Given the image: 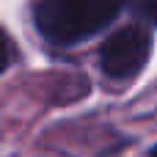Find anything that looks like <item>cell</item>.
<instances>
[{
    "label": "cell",
    "instance_id": "cell-1",
    "mask_svg": "<svg viewBox=\"0 0 157 157\" xmlns=\"http://www.w3.org/2000/svg\"><path fill=\"white\" fill-rule=\"evenodd\" d=\"M124 0H41L36 25L55 44H75L102 30L121 11Z\"/></svg>",
    "mask_w": 157,
    "mask_h": 157
},
{
    "label": "cell",
    "instance_id": "cell-2",
    "mask_svg": "<svg viewBox=\"0 0 157 157\" xmlns=\"http://www.w3.org/2000/svg\"><path fill=\"white\" fill-rule=\"evenodd\" d=\"M149 50H152L149 33L141 25H127L105 39V44L99 50L102 72L113 80H130L146 66Z\"/></svg>",
    "mask_w": 157,
    "mask_h": 157
},
{
    "label": "cell",
    "instance_id": "cell-3",
    "mask_svg": "<svg viewBox=\"0 0 157 157\" xmlns=\"http://www.w3.org/2000/svg\"><path fill=\"white\" fill-rule=\"evenodd\" d=\"M141 11L152 25H157V0H141Z\"/></svg>",
    "mask_w": 157,
    "mask_h": 157
},
{
    "label": "cell",
    "instance_id": "cell-4",
    "mask_svg": "<svg viewBox=\"0 0 157 157\" xmlns=\"http://www.w3.org/2000/svg\"><path fill=\"white\" fill-rule=\"evenodd\" d=\"M6 63H8V41H6V36L0 33V72L6 69Z\"/></svg>",
    "mask_w": 157,
    "mask_h": 157
},
{
    "label": "cell",
    "instance_id": "cell-5",
    "mask_svg": "<svg viewBox=\"0 0 157 157\" xmlns=\"http://www.w3.org/2000/svg\"><path fill=\"white\" fill-rule=\"evenodd\" d=\"M152 157H157V149H155V152H152Z\"/></svg>",
    "mask_w": 157,
    "mask_h": 157
}]
</instances>
